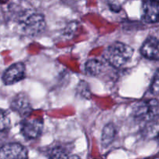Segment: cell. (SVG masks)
Masks as SVG:
<instances>
[{"mask_svg": "<svg viewBox=\"0 0 159 159\" xmlns=\"http://www.w3.org/2000/svg\"><path fill=\"white\" fill-rule=\"evenodd\" d=\"M78 23L76 22H71L68 24V26L65 29V36H71L75 33V31L77 29Z\"/></svg>", "mask_w": 159, "mask_h": 159, "instance_id": "2e32d148", "label": "cell"}, {"mask_svg": "<svg viewBox=\"0 0 159 159\" xmlns=\"http://www.w3.org/2000/svg\"><path fill=\"white\" fill-rule=\"evenodd\" d=\"M26 75L24 64L17 62L10 65L2 75V82L6 85H11L23 80Z\"/></svg>", "mask_w": 159, "mask_h": 159, "instance_id": "5b68a950", "label": "cell"}, {"mask_svg": "<svg viewBox=\"0 0 159 159\" xmlns=\"http://www.w3.org/2000/svg\"><path fill=\"white\" fill-rule=\"evenodd\" d=\"M140 52L146 58L158 61L159 57L158 38L155 37H148L141 46Z\"/></svg>", "mask_w": 159, "mask_h": 159, "instance_id": "9c48e42d", "label": "cell"}, {"mask_svg": "<svg viewBox=\"0 0 159 159\" xmlns=\"http://www.w3.org/2000/svg\"><path fill=\"white\" fill-rule=\"evenodd\" d=\"M0 159H28V152L19 143H9L0 148Z\"/></svg>", "mask_w": 159, "mask_h": 159, "instance_id": "8992f818", "label": "cell"}, {"mask_svg": "<svg viewBox=\"0 0 159 159\" xmlns=\"http://www.w3.org/2000/svg\"><path fill=\"white\" fill-rule=\"evenodd\" d=\"M10 108L22 117L29 116L33 111L29 97L24 93H18L12 98L10 102Z\"/></svg>", "mask_w": 159, "mask_h": 159, "instance_id": "52a82bcc", "label": "cell"}, {"mask_svg": "<svg viewBox=\"0 0 159 159\" xmlns=\"http://www.w3.org/2000/svg\"><path fill=\"white\" fill-rule=\"evenodd\" d=\"M68 152L65 148L56 146L50 152L48 159H68Z\"/></svg>", "mask_w": 159, "mask_h": 159, "instance_id": "7c38bea8", "label": "cell"}, {"mask_svg": "<svg viewBox=\"0 0 159 159\" xmlns=\"http://www.w3.org/2000/svg\"><path fill=\"white\" fill-rule=\"evenodd\" d=\"M134 50L122 42H114L110 44L104 53V57L111 66L119 68L124 66L132 58Z\"/></svg>", "mask_w": 159, "mask_h": 159, "instance_id": "6da1fadb", "label": "cell"}, {"mask_svg": "<svg viewBox=\"0 0 159 159\" xmlns=\"http://www.w3.org/2000/svg\"><path fill=\"white\" fill-rule=\"evenodd\" d=\"M77 93L85 99H90L92 96L89 85L85 81H80L77 85Z\"/></svg>", "mask_w": 159, "mask_h": 159, "instance_id": "4fadbf2b", "label": "cell"}, {"mask_svg": "<svg viewBox=\"0 0 159 159\" xmlns=\"http://www.w3.org/2000/svg\"><path fill=\"white\" fill-rule=\"evenodd\" d=\"M158 101L156 99H147L138 102L133 109L134 118L141 121L152 122L158 116Z\"/></svg>", "mask_w": 159, "mask_h": 159, "instance_id": "3957f363", "label": "cell"}, {"mask_svg": "<svg viewBox=\"0 0 159 159\" xmlns=\"http://www.w3.org/2000/svg\"><path fill=\"white\" fill-rule=\"evenodd\" d=\"M43 122L40 118L23 117L20 122V132L26 139L34 140L38 138L42 133Z\"/></svg>", "mask_w": 159, "mask_h": 159, "instance_id": "277c9868", "label": "cell"}, {"mask_svg": "<svg viewBox=\"0 0 159 159\" xmlns=\"http://www.w3.org/2000/svg\"><path fill=\"white\" fill-rule=\"evenodd\" d=\"M11 120L7 112L0 109V132H5L10 128Z\"/></svg>", "mask_w": 159, "mask_h": 159, "instance_id": "5bb4252c", "label": "cell"}, {"mask_svg": "<svg viewBox=\"0 0 159 159\" xmlns=\"http://www.w3.org/2000/svg\"><path fill=\"white\" fill-rule=\"evenodd\" d=\"M116 135V127L114 124L110 123L104 127L102 134V147L107 148L112 144L114 141Z\"/></svg>", "mask_w": 159, "mask_h": 159, "instance_id": "8fae6325", "label": "cell"}, {"mask_svg": "<svg viewBox=\"0 0 159 159\" xmlns=\"http://www.w3.org/2000/svg\"><path fill=\"white\" fill-rule=\"evenodd\" d=\"M68 159H82V158H81L79 156H78V155H71V156L68 157Z\"/></svg>", "mask_w": 159, "mask_h": 159, "instance_id": "ac0fdd59", "label": "cell"}, {"mask_svg": "<svg viewBox=\"0 0 159 159\" xmlns=\"http://www.w3.org/2000/svg\"><path fill=\"white\" fill-rule=\"evenodd\" d=\"M8 0H0V3H6Z\"/></svg>", "mask_w": 159, "mask_h": 159, "instance_id": "d6986e66", "label": "cell"}, {"mask_svg": "<svg viewBox=\"0 0 159 159\" xmlns=\"http://www.w3.org/2000/svg\"><path fill=\"white\" fill-rule=\"evenodd\" d=\"M159 77H158V71H157L155 72V75L153 77V80H152V83L150 87V91L151 93L153 95H155V96H158V91H159Z\"/></svg>", "mask_w": 159, "mask_h": 159, "instance_id": "9a60e30c", "label": "cell"}, {"mask_svg": "<svg viewBox=\"0 0 159 159\" xmlns=\"http://www.w3.org/2000/svg\"><path fill=\"white\" fill-rule=\"evenodd\" d=\"M63 3H65V5H68V6H72L73 4H75L76 2V0H61Z\"/></svg>", "mask_w": 159, "mask_h": 159, "instance_id": "e0dca14e", "label": "cell"}, {"mask_svg": "<svg viewBox=\"0 0 159 159\" xmlns=\"http://www.w3.org/2000/svg\"><path fill=\"white\" fill-rule=\"evenodd\" d=\"M158 0H144L142 4V19L147 23H158Z\"/></svg>", "mask_w": 159, "mask_h": 159, "instance_id": "ba28073f", "label": "cell"}, {"mask_svg": "<svg viewBox=\"0 0 159 159\" xmlns=\"http://www.w3.org/2000/svg\"><path fill=\"white\" fill-rule=\"evenodd\" d=\"M19 26L24 35L36 37L41 34L46 29V20L40 13H32L20 20Z\"/></svg>", "mask_w": 159, "mask_h": 159, "instance_id": "7a4b0ae2", "label": "cell"}, {"mask_svg": "<svg viewBox=\"0 0 159 159\" xmlns=\"http://www.w3.org/2000/svg\"><path fill=\"white\" fill-rule=\"evenodd\" d=\"M103 70V63L97 59L87 61L84 67L85 74L88 76H97Z\"/></svg>", "mask_w": 159, "mask_h": 159, "instance_id": "30bf717a", "label": "cell"}]
</instances>
